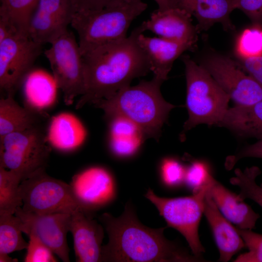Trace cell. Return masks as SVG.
<instances>
[{
    "mask_svg": "<svg viewBox=\"0 0 262 262\" xmlns=\"http://www.w3.org/2000/svg\"><path fill=\"white\" fill-rule=\"evenodd\" d=\"M145 32L141 25L126 38L98 46L82 54L85 92L76 108L108 98L130 85L135 78L151 71L148 58L138 38Z\"/></svg>",
    "mask_w": 262,
    "mask_h": 262,
    "instance_id": "6da1fadb",
    "label": "cell"
},
{
    "mask_svg": "<svg viewBox=\"0 0 262 262\" xmlns=\"http://www.w3.org/2000/svg\"><path fill=\"white\" fill-rule=\"evenodd\" d=\"M99 220L109 237L102 247L101 262H206L167 239L164 231L167 227L151 229L143 225L129 203L120 216L105 213Z\"/></svg>",
    "mask_w": 262,
    "mask_h": 262,
    "instance_id": "7a4b0ae2",
    "label": "cell"
},
{
    "mask_svg": "<svg viewBox=\"0 0 262 262\" xmlns=\"http://www.w3.org/2000/svg\"><path fill=\"white\" fill-rule=\"evenodd\" d=\"M163 82L153 77L91 103L102 109L107 119L116 115L126 117L138 126L144 136L157 140L170 112L176 107L163 97L160 87Z\"/></svg>",
    "mask_w": 262,
    "mask_h": 262,
    "instance_id": "3957f363",
    "label": "cell"
},
{
    "mask_svg": "<svg viewBox=\"0 0 262 262\" xmlns=\"http://www.w3.org/2000/svg\"><path fill=\"white\" fill-rule=\"evenodd\" d=\"M147 7L142 0H119L101 9L76 12L70 25L82 54L127 37L131 23Z\"/></svg>",
    "mask_w": 262,
    "mask_h": 262,
    "instance_id": "277c9868",
    "label": "cell"
},
{
    "mask_svg": "<svg viewBox=\"0 0 262 262\" xmlns=\"http://www.w3.org/2000/svg\"><path fill=\"white\" fill-rule=\"evenodd\" d=\"M182 60L185 66L188 118L184 124L181 139L186 131L199 124L218 125L230 99L201 65L188 55L183 56Z\"/></svg>",
    "mask_w": 262,
    "mask_h": 262,
    "instance_id": "5b68a950",
    "label": "cell"
},
{
    "mask_svg": "<svg viewBox=\"0 0 262 262\" xmlns=\"http://www.w3.org/2000/svg\"><path fill=\"white\" fill-rule=\"evenodd\" d=\"M213 179L188 196L160 197L150 188L145 194L164 219L167 227L179 231L187 241L192 253L198 257H202V254L205 252L199 238L198 227L203 213L205 196Z\"/></svg>",
    "mask_w": 262,
    "mask_h": 262,
    "instance_id": "8992f818",
    "label": "cell"
},
{
    "mask_svg": "<svg viewBox=\"0 0 262 262\" xmlns=\"http://www.w3.org/2000/svg\"><path fill=\"white\" fill-rule=\"evenodd\" d=\"M19 192L22 201L21 208L26 212L72 214L82 211L86 213L75 197L70 185L49 176L45 168L22 180Z\"/></svg>",
    "mask_w": 262,
    "mask_h": 262,
    "instance_id": "52a82bcc",
    "label": "cell"
},
{
    "mask_svg": "<svg viewBox=\"0 0 262 262\" xmlns=\"http://www.w3.org/2000/svg\"><path fill=\"white\" fill-rule=\"evenodd\" d=\"M50 149L46 135L36 126L9 133L0 139V166L23 180L45 168Z\"/></svg>",
    "mask_w": 262,
    "mask_h": 262,
    "instance_id": "ba28073f",
    "label": "cell"
},
{
    "mask_svg": "<svg viewBox=\"0 0 262 262\" xmlns=\"http://www.w3.org/2000/svg\"><path fill=\"white\" fill-rule=\"evenodd\" d=\"M50 44L44 54L63 94L65 104L70 105L85 92L83 64L79 43L67 30Z\"/></svg>",
    "mask_w": 262,
    "mask_h": 262,
    "instance_id": "9c48e42d",
    "label": "cell"
},
{
    "mask_svg": "<svg viewBox=\"0 0 262 262\" xmlns=\"http://www.w3.org/2000/svg\"><path fill=\"white\" fill-rule=\"evenodd\" d=\"M42 45L29 36L16 33L0 43V87L13 94L27 74L33 68Z\"/></svg>",
    "mask_w": 262,
    "mask_h": 262,
    "instance_id": "30bf717a",
    "label": "cell"
},
{
    "mask_svg": "<svg viewBox=\"0 0 262 262\" xmlns=\"http://www.w3.org/2000/svg\"><path fill=\"white\" fill-rule=\"evenodd\" d=\"M201 66L229 96L235 105H251L262 100V86L230 58L213 55Z\"/></svg>",
    "mask_w": 262,
    "mask_h": 262,
    "instance_id": "8fae6325",
    "label": "cell"
},
{
    "mask_svg": "<svg viewBox=\"0 0 262 262\" xmlns=\"http://www.w3.org/2000/svg\"><path fill=\"white\" fill-rule=\"evenodd\" d=\"M15 215L20 219L23 233L35 236L63 262L70 261L66 235L69 231L71 214H40L25 211L20 207Z\"/></svg>",
    "mask_w": 262,
    "mask_h": 262,
    "instance_id": "7c38bea8",
    "label": "cell"
},
{
    "mask_svg": "<svg viewBox=\"0 0 262 262\" xmlns=\"http://www.w3.org/2000/svg\"><path fill=\"white\" fill-rule=\"evenodd\" d=\"M69 185L78 202L90 215L110 204L116 195L113 176L100 166H92L80 171L72 177Z\"/></svg>",
    "mask_w": 262,
    "mask_h": 262,
    "instance_id": "4fadbf2b",
    "label": "cell"
},
{
    "mask_svg": "<svg viewBox=\"0 0 262 262\" xmlns=\"http://www.w3.org/2000/svg\"><path fill=\"white\" fill-rule=\"evenodd\" d=\"M76 11L71 0H40L30 21L28 36L42 45L68 30Z\"/></svg>",
    "mask_w": 262,
    "mask_h": 262,
    "instance_id": "5bb4252c",
    "label": "cell"
},
{
    "mask_svg": "<svg viewBox=\"0 0 262 262\" xmlns=\"http://www.w3.org/2000/svg\"><path fill=\"white\" fill-rule=\"evenodd\" d=\"M191 17L185 10L178 8L171 7L164 10L158 9L141 25L145 31H150L160 37L194 47L198 30L193 25Z\"/></svg>",
    "mask_w": 262,
    "mask_h": 262,
    "instance_id": "9a60e30c",
    "label": "cell"
},
{
    "mask_svg": "<svg viewBox=\"0 0 262 262\" xmlns=\"http://www.w3.org/2000/svg\"><path fill=\"white\" fill-rule=\"evenodd\" d=\"M79 262H101L103 228L92 216L82 211L71 214L69 225Z\"/></svg>",
    "mask_w": 262,
    "mask_h": 262,
    "instance_id": "2e32d148",
    "label": "cell"
},
{
    "mask_svg": "<svg viewBox=\"0 0 262 262\" xmlns=\"http://www.w3.org/2000/svg\"><path fill=\"white\" fill-rule=\"evenodd\" d=\"M209 189L204 197L203 213L212 229L219 252L218 261L227 262L246 246L236 228L232 226L219 210Z\"/></svg>",
    "mask_w": 262,
    "mask_h": 262,
    "instance_id": "e0dca14e",
    "label": "cell"
},
{
    "mask_svg": "<svg viewBox=\"0 0 262 262\" xmlns=\"http://www.w3.org/2000/svg\"><path fill=\"white\" fill-rule=\"evenodd\" d=\"M138 43L146 54L154 77L163 82L167 79L173 63L184 51L194 47L190 45L162 37L140 34Z\"/></svg>",
    "mask_w": 262,
    "mask_h": 262,
    "instance_id": "ac0fdd59",
    "label": "cell"
},
{
    "mask_svg": "<svg viewBox=\"0 0 262 262\" xmlns=\"http://www.w3.org/2000/svg\"><path fill=\"white\" fill-rule=\"evenodd\" d=\"M171 7L183 9L197 21L198 31L207 30L215 23L232 30L231 13L236 9L235 0H171Z\"/></svg>",
    "mask_w": 262,
    "mask_h": 262,
    "instance_id": "d6986e66",
    "label": "cell"
},
{
    "mask_svg": "<svg viewBox=\"0 0 262 262\" xmlns=\"http://www.w3.org/2000/svg\"><path fill=\"white\" fill-rule=\"evenodd\" d=\"M22 88L25 107L35 114L43 112L55 103L59 89L53 75L40 68H32L24 78Z\"/></svg>",
    "mask_w": 262,
    "mask_h": 262,
    "instance_id": "ffe728a7",
    "label": "cell"
},
{
    "mask_svg": "<svg viewBox=\"0 0 262 262\" xmlns=\"http://www.w3.org/2000/svg\"><path fill=\"white\" fill-rule=\"evenodd\" d=\"M212 199L222 214L242 229L254 228L260 215L234 193L213 179L209 189Z\"/></svg>",
    "mask_w": 262,
    "mask_h": 262,
    "instance_id": "44dd1931",
    "label": "cell"
},
{
    "mask_svg": "<svg viewBox=\"0 0 262 262\" xmlns=\"http://www.w3.org/2000/svg\"><path fill=\"white\" fill-rule=\"evenodd\" d=\"M46 136L50 147L60 151L68 152L76 150L83 144L87 131L75 115L62 112L52 117Z\"/></svg>",
    "mask_w": 262,
    "mask_h": 262,
    "instance_id": "7402d4cb",
    "label": "cell"
},
{
    "mask_svg": "<svg viewBox=\"0 0 262 262\" xmlns=\"http://www.w3.org/2000/svg\"><path fill=\"white\" fill-rule=\"evenodd\" d=\"M218 125L241 136L262 139V100L251 105L229 108Z\"/></svg>",
    "mask_w": 262,
    "mask_h": 262,
    "instance_id": "603a6c76",
    "label": "cell"
},
{
    "mask_svg": "<svg viewBox=\"0 0 262 262\" xmlns=\"http://www.w3.org/2000/svg\"><path fill=\"white\" fill-rule=\"evenodd\" d=\"M36 114L19 105L13 94L0 100V139L6 135L36 126Z\"/></svg>",
    "mask_w": 262,
    "mask_h": 262,
    "instance_id": "cb8c5ba5",
    "label": "cell"
},
{
    "mask_svg": "<svg viewBox=\"0 0 262 262\" xmlns=\"http://www.w3.org/2000/svg\"><path fill=\"white\" fill-rule=\"evenodd\" d=\"M40 0H0V18L20 34L28 36L30 20Z\"/></svg>",
    "mask_w": 262,
    "mask_h": 262,
    "instance_id": "d4e9b609",
    "label": "cell"
},
{
    "mask_svg": "<svg viewBox=\"0 0 262 262\" xmlns=\"http://www.w3.org/2000/svg\"><path fill=\"white\" fill-rule=\"evenodd\" d=\"M22 180L15 171L0 166V215L15 214L22 207L19 188Z\"/></svg>",
    "mask_w": 262,
    "mask_h": 262,
    "instance_id": "484cf974",
    "label": "cell"
},
{
    "mask_svg": "<svg viewBox=\"0 0 262 262\" xmlns=\"http://www.w3.org/2000/svg\"><path fill=\"white\" fill-rule=\"evenodd\" d=\"M19 218L15 214L0 215V253L9 254L26 249Z\"/></svg>",
    "mask_w": 262,
    "mask_h": 262,
    "instance_id": "4316f807",
    "label": "cell"
},
{
    "mask_svg": "<svg viewBox=\"0 0 262 262\" xmlns=\"http://www.w3.org/2000/svg\"><path fill=\"white\" fill-rule=\"evenodd\" d=\"M235 176L230 178V183L240 189L238 196L243 200L250 199L262 208V183L259 185L256 179L261 173L259 167L253 166L246 167L244 171L237 168Z\"/></svg>",
    "mask_w": 262,
    "mask_h": 262,
    "instance_id": "83f0119b",
    "label": "cell"
},
{
    "mask_svg": "<svg viewBox=\"0 0 262 262\" xmlns=\"http://www.w3.org/2000/svg\"><path fill=\"white\" fill-rule=\"evenodd\" d=\"M260 25L244 31L236 45L237 57L249 58L262 55V29Z\"/></svg>",
    "mask_w": 262,
    "mask_h": 262,
    "instance_id": "f1b7e54d",
    "label": "cell"
},
{
    "mask_svg": "<svg viewBox=\"0 0 262 262\" xmlns=\"http://www.w3.org/2000/svg\"><path fill=\"white\" fill-rule=\"evenodd\" d=\"M187 158L190 164L185 167L184 183L194 193L210 183L213 177L205 162Z\"/></svg>",
    "mask_w": 262,
    "mask_h": 262,
    "instance_id": "f546056e",
    "label": "cell"
},
{
    "mask_svg": "<svg viewBox=\"0 0 262 262\" xmlns=\"http://www.w3.org/2000/svg\"><path fill=\"white\" fill-rule=\"evenodd\" d=\"M248 251L239 255L234 262H262V234L236 228Z\"/></svg>",
    "mask_w": 262,
    "mask_h": 262,
    "instance_id": "4dcf8cb0",
    "label": "cell"
},
{
    "mask_svg": "<svg viewBox=\"0 0 262 262\" xmlns=\"http://www.w3.org/2000/svg\"><path fill=\"white\" fill-rule=\"evenodd\" d=\"M160 170L162 181L165 186L177 188L184 183L185 167L177 159H164Z\"/></svg>",
    "mask_w": 262,
    "mask_h": 262,
    "instance_id": "1f68e13d",
    "label": "cell"
},
{
    "mask_svg": "<svg viewBox=\"0 0 262 262\" xmlns=\"http://www.w3.org/2000/svg\"><path fill=\"white\" fill-rule=\"evenodd\" d=\"M29 237L25 262H58L52 251L33 234Z\"/></svg>",
    "mask_w": 262,
    "mask_h": 262,
    "instance_id": "d6a6232c",
    "label": "cell"
},
{
    "mask_svg": "<svg viewBox=\"0 0 262 262\" xmlns=\"http://www.w3.org/2000/svg\"><path fill=\"white\" fill-rule=\"evenodd\" d=\"M108 119L110 120V137L144 136L138 126L126 117L116 115Z\"/></svg>",
    "mask_w": 262,
    "mask_h": 262,
    "instance_id": "836d02e7",
    "label": "cell"
},
{
    "mask_svg": "<svg viewBox=\"0 0 262 262\" xmlns=\"http://www.w3.org/2000/svg\"><path fill=\"white\" fill-rule=\"evenodd\" d=\"M142 136L127 137H110V147L114 155L120 157L133 155L138 150Z\"/></svg>",
    "mask_w": 262,
    "mask_h": 262,
    "instance_id": "e575fe53",
    "label": "cell"
},
{
    "mask_svg": "<svg viewBox=\"0 0 262 262\" xmlns=\"http://www.w3.org/2000/svg\"><path fill=\"white\" fill-rule=\"evenodd\" d=\"M247 157L262 159V139L245 147L234 155L229 156L225 161V167L230 170L239 160Z\"/></svg>",
    "mask_w": 262,
    "mask_h": 262,
    "instance_id": "d590c367",
    "label": "cell"
},
{
    "mask_svg": "<svg viewBox=\"0 0 262 262\" xmlns=\"http://www.w3.org/2000/svg\"><path fill=\"white\" fill-rule=\"evenodd\" d=\"M238 65L262 86V55L256 57H237Z\"/></svg>",
    "mask_w": 262,
    "mask_h": 262,
    "instance_id": "8d00e7d4",
    "label": "cell"
},
{
    "mask_svg": "<svg viewBox=\"0 0 262 262\" xmlns=\"http://www.w3.org/2000/svg\"><path fill=\"white\" fill-rule=\"evenodd\" d=\"M236 8L256 24L262 23V0H235Z\"/></svg>",
    "mask_w": 262,
    "mask_h": 262,
    "instance_id": "74e56055",
    "label": "cell"
},
{
    "mask_svg": "<svg viewBox=\"0 0 262 262\" xmlns=\"http://www.w3.org/2000/svg\"><path fill=\"white\" fill-rule=\"evenodd\" d=\"M76 12L95 11L106 7L119 0H71Z\"/></svg>",
    "mask_w": 262,
    "mask_h": 262,
    "instance_id": "f35d334b",
    "label": "cell"
},
{
    "mask_svg": "<svg viewBox=\"0 0 262 262\" xmlns=\"http://www.w3.org/2000/svg\"><path fill=\"white\" fill-rule=\"evenodd\" d=\"M16 33H18L7 20L0 18V43Z\"/></svg>",
    "mask_w": 262,
    "mask_h": 262,
    "instance_id": "ab89813d",
    "label": "cell"
},
{
    "mask_svg": "<svg viewBox=\"0 0 262 262\" xmlns=\"http://www.w3.org/2000/svg\"><path fill=\"white\" fill-rule=\"evenodd\" d=\"M158 6V9L164 10L171 8V0H154Z\"/></svg>",
    "mask_w": 262,
    "mask_h": 262,
    "instance_id": "60d3db41",
    "label": "cell"
},
{
    "mask_svg": "<svg viewBox=\"0 0 262 262\" xmlns=\"http://www.w3.org/2000/svg\"><path fill=\"white\" fill-rule=\"evenodd\" d=\"M9 254L5 253H0V262H15L18 260L16 259H13L9 257Z\"/></svg>",
    "mask_w": 262,
    "mask_h": 262,
    "instance_id": "b9f144b4",
    "label": "cell"
}]
</instances>
